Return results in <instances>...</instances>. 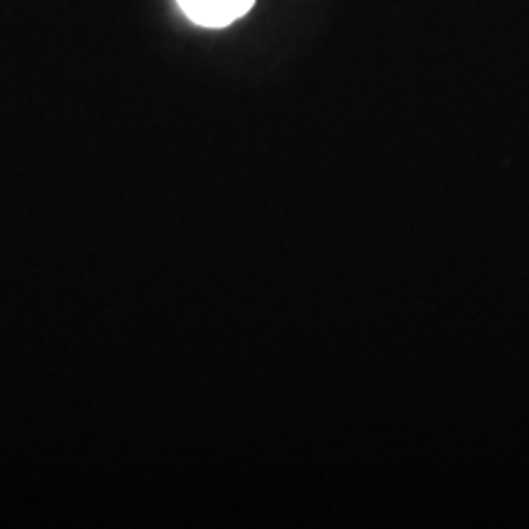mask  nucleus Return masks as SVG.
<instances>
[{"label":"nucleus","instance_id":"nucleus-1","mask_svg":"<svg viewBox=\"0 0 529 529\" xmlns=\"http://www.w3.org/2000/svg\"><path fill=\"white\" fill-rule=\"evenodd\" d=\"M184 15L201 27H225L243 17L255 0H176Z\"/></svg>","mask_w":529,"mask_h":529}]
</instances>
